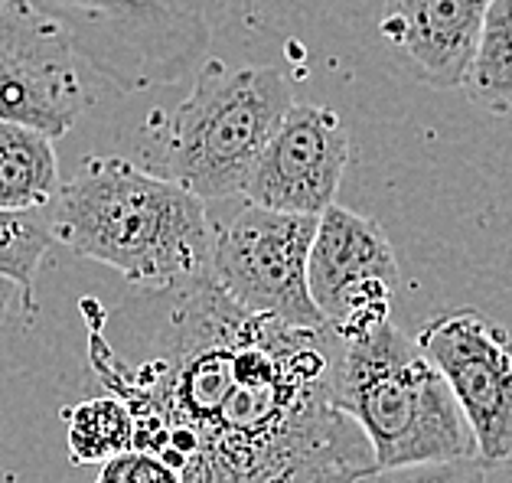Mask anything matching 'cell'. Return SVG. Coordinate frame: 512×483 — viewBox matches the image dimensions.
<instances>
[{
    "mask_svg": "<svg viewBox=\"0 0 512 483\" xmlns=\"http://www.w3.org/2000/svg\"><path fill=\"white\" fill-rule=\"evenodd\" d=\"M89 311V363L128 402L134 448L186 483H349L376 470L336 399L340 337L252 314L206 275Z\"/></svg>",
    "mask_w": 512,
    "mask_h": 483,
    "instance_id": "1",
    "label": "cell"
},
{
    "mask_svg": "<svg viewBox=\"0 0 512 483\" xmlns=\"http://www.w3.org/2000/svg\"><path fill=\"white\" fill-rule=\"evenodd\" d=\"M56 242L115 268L134 288L212 275L206 200L124 157H85L49 206Z\"/></svg>",
    "mask_w": 512,
    "mask_h": 483,
    "instance_id": "2",
    "label": "cell"
},
{
    "mask_svg": "<svg viewBox=\"0 0 512 483\" xmlns=\"http://www.w3.org/2000/svg\"><path fill=\"white\" fill-rule=\"evenodd\" d=\"M336 399L362 428L379 470L477 461L451 382L392 320L340 340Z\"/></svg>",
    "mask_w": 512,
    "mask_h": 483,
    "instance_id": "3",
    "label": "cell"
},
{
    "mask_svg": "<svg viewBox=\"0 0 512 483\" xmlns=\"http://www.w3.org/2000/svg\"><path fill=\"white\" fill-rule=\"evenodd\" d=\"M291 105V82L278 69L206 56L190 95L151 134V170L203 200L245 193L248 173Z\"/></svg>",
    "mask_w": 512,
    "mask_h": 483,
    "instance_id": "4",
    "label": "cell"
},
{
    "mask_svg": "<svg viewBox=\"0 0 512 483\" xmlns=\"http://www.w3.org/2000/svg\"><path fill=\"white\" fill-rule=\"evenodd\" d=\"M98 76L124 92L173 85L209 53V23L170 0H33Z\"/></svg>",
    "mask_w": 512,
    "mask_h": 483,
    "instance_id": "5",
    "label": "cell"
},
{
    "mask_svg": "<svg viewBox=\"0 0 512 483\" xmlns=\"http://www.w3.org/2000/svg\"><path fill=\"white\" fill-rule=\"evenodd\" d=\"M317 216L248 203L212 239V278L239 307L291 327H330L310 294Z\"/></svg>",
    "mask_w": 512,
    "mask_h": 483,
    "instance_id": "6",
    "label": "cell"
},
{
    "mask_svg": "<svg viewBox=\"0 0 512 483\" xmlns=\"http://www.w3.org/2000/svg\"><path fill=\"white\" fill-rule=\"evenodd\" d=\"M460 402L483 467H512V330L483 311L460 307L418 330Z\"/></svg>",
    "mask_w": 512,
    "mask_h": 483,
    "instance_id": "7",
    "label": "cell"
},
{
    "mask_svg": "<svg viewBox=\"0 0 512 483\" xmlns=\"http://www.w3.org/2000/svg\"><path fill=\"white\" fill-rule=\"evenodd\" d=\"M66 30L33 0L0 7V121L62 138L82 118L89 92Z\"/></svg>",
    "mask_w": 512,
    "mask_h": 483,
    "instance_id": "8",
    "label": "cell"
},
{
    "mask_svg": "<svg viewBox=\"0 0 512 483\" xmlns=\"http://www.w3.org/2000/svg\"><path fill=\"white\" fill-rule=\"evenodd\" d=\"M307 275L310 294L340 340L392 320L398 258L389 235L369 216L336 203L323 209Z\"/></svg>",
    "mask_w": 512,
    "mask_h": 483,
    "instance_id": "9",
    "label": "cell"
},
{
    "mask_svg": "<svg viewBox=\"0 0 512 483\" xmlns=\"http://www.w3.org/2000/svg\"><path fill=\"white\" fill-rule=\"evenodd\" d=\"M349 167V134L333 108L301 102L281 118L248 173V203L320 216L333 206Z\"/></svg>",
    "mask_w": 512,
    "mask_h": 483,
    "instance_id": "10",
    "label": "cell"
},
{
    "mask_svg": "<svg viewBox=\"0 0 512 483\" xmlns=\"http://www.w3.org/2000/svg\"><path fill=\"white\" fill-rule=\"evenodd\" d=\"M493 0H385L379 30L402 63L431 89H457L477 53Z\"/></svg>",
    "mask_w": 512,
    "mask_h": 483,
    "instance_id": "11",
    "label": "cell"
},
{
    "mask_svg": "<svg viewBox=\"0 0 512 483\" xmlns=\"http://www.w3.org/2000/svg\"><path fill=\"white\" fill-rule=\"evenodd\" d=\"M62 190L53 138L0 121V209H49Z\"/></svg>",
    "mask_w": 512,
    "mask_h": 483,
    "instance_id": "12",
    "label": "cell"
},
{
    "mask_svg": "<svg viewBox=\"0 0 512 483\" xmlns=\"http://www.w3.org/2000/svg\"><path fill=\"white\" fill-rule=\"evenodd\" d=\"M464 92L477 108L512 118V0H493L486 10Z\"/></svg>",
    "mask_w": 512,
    "mask_h": 483,
    "instance_id": "13",
    "label": "cell"
},
{
    "mask_svg": "<svg viewBox=\"0 0 512 483\" xmlns=\"http://www.w3.org/2000/svg\"><path fill=\"white\" fill-rule=\"evenodd\" d=\"M72 464H98L134 448V415L115 392L92 395L62 408Z\"/></svg>",
    "mask_w": 512,
    "mask_h": 483,
    "instance_id": "14",
    "label": "cell"
},
{
    "mask_svg": "<svg viewBox=\"0 0 512 483\" xmlns=\"http://www.w3.org/2000/svg\"><path fill=\"white\" fill-rule=\"evenodd\" d=\"M56 232L49 209H0V278L14 281L27 314L36 311L33 288Z\"/></svg>",
    "mask_w": 512,
    "mask_h": 483,
    "instance_id": "15",
    "label": "cell"
},
{
    "mask_svg": "<svg viewBox=\"0 0 512 483\" xmlns=\"http://www.w3.org/2000/svg\"><path fill=\"white\" fill-rule=\"evenodd\" d=\"M349 483H490L480 461H447V464H418V467H392L369 470Z\"/></svg>",
    "mask_w": 512,
    "mask_h": 483,
    "instance_id": "16",
    "label": "cell"
},
{
    "mask_svg": "<svg viewBox=\"0 0 512 483\" xmlns=\"http://www.w3.org/2000/svg\"><path fill=\"white\" fill-rule=\"evenodd\" d=\"M95 483H186V480L177 467L164 461V457L131 448L105 461Z\"/></svg>",
    "mask_w": 512,
    "mask_h": 483,
    "instance_id": "17",
    "label": "cell"
},
{
    "mask_svg": "<svg viewBox=\"0 0 512 483\" xmlns=\"http://www.w3.org/2000/svg\"><path fill=\"white\" fill-rule=\"evenodd\" d=\"M14 288H17L14 281L0 278V327H4V320L10 314V304H14Z\"/></svg>",
    "mask_w": 512,
    "mask_h": 483,
    "instance_id": "18",
    "label": "cell"
},
{
    "mask_svg": "<svg viewBox=\"0 0 512 483\" xmlns=\"http://www.w3.org/2000/svg\"><path fill=\"white\" fill-rule=\"evenodd\" d=\"M10 4V0H0V7H7Z\"/></svg>",
    "mask_w": 512,
    "mask_h": 483,
    "instance_id": "19",
    "label": "cell"
}]
</instances>
